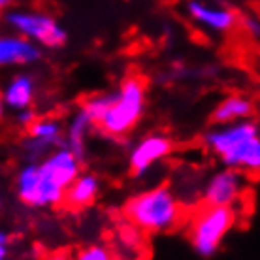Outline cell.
<instances>
[{"instance_id": "8", "label": "cell", "mask_w": 260, "mask_h": 260, "mask_svg": "<svg viewBox=\"0 0 260 260\" xmlns=\"http://www.w3.org/2000/svg\"><path fill=\"white\" fill-rule=\"evenodd\" d=\"M26 130H28V138L23 143V149L28 156V162H38L47 153L64 145L62 126L59 121L51 117H38Z\"/></svg>"}, {"instance_id": "17", "label": "cell", "mask_w": 260, "mask_h": 260, "mask_svg": "<svg viewBox=\"0 0 260 260\" xmlns=\"http://www.w3.org/2000/svg\"><path fill=\"white\" fill-rule=\"evenodd\" d=\"M143 232L134 224H130L128 221H124L119 224L117 228V240L123 247L130 249V251H140L143 247Z\"/></svg>"}, {"instance_id": "7", "label": "cell", "mask_w": 260, "mask_h": 260, "mask_svg": "<svg viewBox=\"0 0 260 260\" xmlns=\"http://www.w3.org/2000/svg\"><path fill=\"white\" fill-rule=\"evenodd\" d=\"M243 190H245V176L240 170L224 168L208 179L202 192V204L234 208L236 202H240Z\"/></svg>"}, {"instance_id": "6", "label": "cell", "mask_w": 260, "mask_h": 260, "mask_svg": "<svg viewBox=\"0 0 260 260\" xmlns=\"http://www.w3.org/2000/svg\"><path fill=\"white\" fill-rule=\"evenodd\" d=\"M6 21L19 36L30 40L36 46L55 49V47L64 46L68 40V34L62 25L49 13L15 10L6 13Z\"/></svg>"}, {"instance_id": "9", "label": "cell", "mask_w": 260, "mask_h": 260, "mask_svg": "<svg viewBox=\"0 0 260 260\" xmlns=\"http://www.w3.org/2000/svg\"><path fill=\"white\" fill-rule=\"evenodd\" d=\"M174 151V142L164 134H149L130 151L128 166L134 176L147 174L153 164L166 158Z\"/></svg>"}, {"instance_id": "20", "label": "cell", "mask_w": 260, "mask_h": 260, "mask_svg": "<svg viewBox=\"0 0 260 260\" xmlns=\"http://www.w3.org/2000/svg\"><path fill=\"white\" fill-rule=\"evenodd\" d=\"M36 119H38V115H36L34 110H30V108H25V110L17 111V124L25 126V128H28Z\"/></svg>"}, {"instance_id": "1", "label": "cell", "mask_w": 260, "mask_h": 260, "mask_svg": "<svg viewBox=\"0 0 260 260\" xmlns=\"http://www.w3.org/2000/svg\"><path fill=\"white\" fill-rule=\"evenodd\" d=\"M81 164L64 145L47 153L38 162H26L15 179L19 200L32 208L59 206L68 185L81 174Z\"/></svg>"}, {"instance_id": "3", "label": "cell", "mask_w": 260, "mask_h": 260, "mask_svg": "<svg viewBox=\"0 0 260 260\" xmlns=\"http://www.w3.org/2000/svg\"><path fill=\"white\" fill-rule=\"evenodd\" d=\"M123 213L143 234H162L181 222L183 206L170 187H155L132 196Z\"/></svg>"}, {"instance_id": "11", "label": "cell", "mask_w": 260, "mask_h": 260, "mask_svg": "<svg viewBox=\"0 0 260 260\" xmlns=\"http://www.w3.org/2000/svg\"><path fill=\"white\" fill-rule=\"evenodd\" d=\"M187 12L194 23L206 26L213 32H230L238 25V15L232 10L209 6L200 0H190L187 4Z\"/></svg>"}, {"instance_id": "21", "label": "cell", "mask_w": 260, "mask_h": 260, "mask_svg": "<svg viewBox=\"0 0 260 260\" xmlns=\"http://www.w3.org/2000/svg\"><path fill=\"white\" fill-rule=\"evenodd\" d=\"M8 245H10V234L0 230V260H6L8 258Z\"/></svg>"}, {"instance_id": "14", "label": "cell", "mask_w": 260, "mask_h": 260, "mask_svg": "<svg viewBox=\"0 0 260 260\" xmlns=\"http://www.w3.org/2000/svg\"><path fill=\"white\" fill-rule=\"evenodd\" d=\"M36 94V81L30 74H17L13 76L12 81L4 87L2 91V100L4 106L13 111L30 108Z\"/></svg>"}, {"instance_id": "13", "label": "cell", "mask_w": 260, "mask_h": 260, "mask_svg": "<svg viewBox=\"0 0 260 260\" xmlns=\"http://www.w3.org/2000/svg\"><path fill=\"white\" fill-rule=\"evenodd\" d=\"M100 192V181L94 174H79L64 190V204L72 209H85L94 204Z\"/></svg>"}, {"instance_id": "2", "label": "cell", "mask_w": 260, "mask_h": 260, "mask_svg": "<svg viewBox=\"0 0 260 260\" xmlns=\"http://www.w3.org/2000/svg\"><path fill=\"white\" fill-rule=\"evenodd\" d=\"M204 143L226 168L240 170L241 174H256L260 168V132L254 119L219 124L206 132Z\"/></svg>"}, {"instance_id": "23", "label": "cell", "mask_w": 260, "mask_h": 260, "mask_svg": "<svg viewBox=\"0 0 260 260\" xmlns=\"http://www.w3.org/2000/svg\"><path fill=\"white\" fill-rule=\"evenodd\" d=\"M13 0H0V10H4V8H8L10 4H12Z\"/></svg>"}, {"instance_id": "10", "label": "cell", "mask_w": 260, "mask_h": 260, "mask_svg": "<svg viewBox=\"0 0 260 260\" xmlns=\"http://www.w3.org/2000/svg\"><path fill=\"white\" fill-rule=\"evenodd\" d=\"M42 59L40 46L19 34L0 36V68L8 66H25L34 64Z\"/></svg>"}, {"instance_id": "24", "label": "cell", "mask_w": 260, "mask_h": 260, "mask_svg": "<svg viewBox=\"0 0 260 260\" xmlns=\"http://www.w3.org/2000/svg\"><path fill=\"white\" fill-rule=\"evenodd\" d=\"M47 260H68V258H66L64 254H53V256H49Z\"/></svg>"}, {"instance_id": "16", "label": "cell", "mask_w": 260, "mask_h": 260, "mask_svg": "<svg viewBox=\"0 0 260 260\" xmlns=\"http://www.w3.org/2000/svg\"><path fill=\"white\" fill-rule=\"evenodd\" d=\"M115 96H117V89H113L110 92H102V94H94V96L85 100L81 110L85 111L87 117L91 119V123L96 126L100 123V119L106 115V111L110 110V106L113 104Z\"/></svg>"}, {"instance_id": "4", "label": "cell", "mask_w": 260, "mask_h": 260, "mask_svg": "<svg viewBox=\"0 0 260 260\" xmlns=\"http://www.w3.org/2000/svg\"><path fill=\"white\" fill-rule=\"evenodd\" d=\"M147 104V83L140 76H128L117 87V96L96 124L102 134L119 140L128 136L142 121Z\"/></svg>"}, {"instance_id": "19", "label": "cell", "mask_w": 260, "mask_h": 260, "mask_svg": "<svg viewBox=\"0 0 260 260\" xmlns=\"http://www.w3.org/2000/svg\"><path fill=\"white\" fill-rule=\"evenodd\" d=\"M240 23H241V28H243V30H245L249 36H253V38H258L260 23H258V19H256L254 15H245V17H243Z\"/></svg>"}, {"instance_id": "12", "label": "cell", "mask_w": 260, "mask_h": 260, "mask_svg": "<svg viewBox=\"0 0 260 260\" xmlns=\"http://www.w3.org/2000/svg\"><path fill=\"white\" fill-rule=\"evenodd\" d=\"M253 115L254 102L251 98L243 96V94H230L215 106L211 119L215 124H230L245 121V119H253Z\"/></svg>"}, {"instance_id": "25", "label": "cell", "mask_w": 260, "mask_h": 260, "mask_svg": "<svg viewBox=\"0 0 260 260\" xmlns=\"http://www.w3.org/2000/svg\"><path fill=\"white\" fill-rule=\"evenodd\" d=\"M0 211H2V198H0Z\"/></svg>"}, {"instance_id": "18", "label": "cell", "mask_w": 260, "mask_h": 260, "mask_svg": "<svg viewBox=\"0 0 260 260\" xmlns=\"http://www.w3.org/2000/svg\"><path fill=\"white\" fill-rule=\"evenodd\" d=\"M76 260H113V253L104 245H91V247L79 251Z\"/></svg>"}, {"instance_id": "22", "label": "cell", "mask_w": 260, "mask_h": 260, "mask_svg": "<svg viewBox=\"0 0 260 260\" xmlns=\"http://www.w3.org/2000/svg\"><path fill=\"white\" fill-rule=\"evenodd\" d=\"M4 111H6V106H4V100H2V91H0V119L4 115Z\"/></svg>"}, {"instance_id": "15", "label": "cell", "mask_w": 260, "mask_h": 260, "mask_svg": "<svg viewBox=\"0 0 260 260\" xmlns=\"http://www.w3.org/2000/svg\"><path fill=\"white\" fill-rule=\"evenodd\" d=\"M94 124L91 123V119L85 115L83 110H78L72 115L68 128L64 134V147L70 149L79 162H85V155H87V138L89 132Z\"/></svg>"}, {"instance_id": "5", "label": "cell", "mask_w": 260, "mask_h": 260, "mask_svg": "<svg viewBox=\"0 0 260 260\" xmlns=\"http://www.w3.org/2000/svg\"><path fill=\"white\" fill-rule=\"evenodd\" d=\"M236 222L234 208L222 206H202L190 221L189 240L196 253L209 258L213 256L226 234L232 230Z\"/></svg>"}]
</instances>
